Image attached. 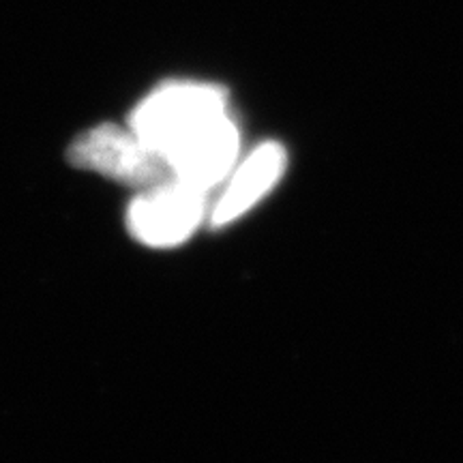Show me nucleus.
<instances>
[{
    "instance_id": "nucleus-1",
    "label": "nucleus",
    "mask_w": 463,
    "mask_h": 463,
    "mask_svg": "<svg viewBox=\"0 0 463 463\" xmlns=\"http://www.w3.org/2000/svg\"><path fill=\"white\" fill-rule=\"evenodd\" d=\"M232 123L225 89L187 80L157 86L133 108L127 125L174 172L208 153Z\"/></svg>"
},
{
    "instance_id": "nucleus-2",
    "label": "nucleus",
    "mask_w": 463,
    "mask_h": 463,
    "mask_svg": "<svg viewBox=\"0 0 463 463\" xmlns=\"http://www.w3.org/2000/svg\"><path fill=\"white\" fill-rule=\"evenodd\" d=\"M67 159L80 170L101 174L109 181L140 191L174 178L165 159L155 153L129 125L101 123L92 127L75 137Z\"/></svg>"
},
{
    "instance_id": "nucleus-3",
    "label": "nucleus",
    "mask_w": 463,
    "mask_h": 463,
    "mask_svg": "<svg viewBox=\"0 0 463 463\" xmlns=\"http://www.w3.org/2000/svg\"><path fill=\"white\" fill-rule=\"evenodd\" d=\"M211 191L194 184L165 181L142 189L127 208V230L133 241L153 249L187 242L211 217Z\"/></svg>"
},
{
    "instance_id": "nucleus-4",
    "label": "nucleus",
    "mask_w": 463,
    "mask_h": 463,
    "mask_svg": "<svg viewBox=\"0 0 463 463\" xmlns=\"http://www.w3.org/2000/svg\"><path fill=\"white\" fill-rule=\"evenodd\" d=\"M288 155L279 142H264L253 148L225 181L222 195L213 202L211 228H223L245 215L275 187L286 170Z\"/></svg>"
}]
</instances>
